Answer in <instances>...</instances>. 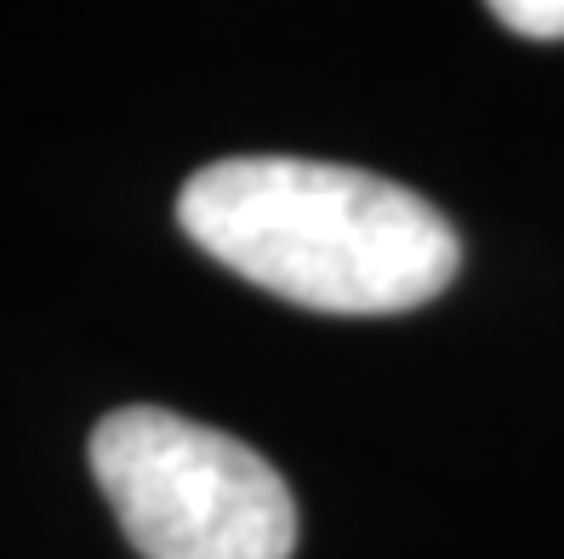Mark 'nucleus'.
<instances>
[{
  "instance_id": "3",
  "label": "nucleus",
  "mask_w": 564,
  "mask_h": 559,
  "mask_svg": "<svg viewBox=\"0 0 564 559\" xmlns=\"http://www.w3.org/2000/svg\"><path fill=\"white\" fill-rule=\"evenodd\" d=\"M485 7L524 41H564V0H485Z\"/></svg>"
},
{
  "instance_id": "1",
  "label": "nucleus",
  "mask_w": 564,
  "mask_h": 559,
  "mask_svg": "<svg viewBox=\"0 0 564 559\" xmlns=\"http://www.w3.org/2000/svg\"><path fill=\"white\" fill-rule=\"evenodd\" d=\"M177 223L223 269L319 314H405L440 298L462 262L440 206L330 160H217L183 183Z\"/></svg>"
},
{
  "instance_id": "2",
  "label": "nucleus",
  "mask_w": 564,
  "mask_h": 559,
  "mask_svg": "<svg viewBox=\"0 0 564 559\" xmlns=\"http://www.w3.org/2000/svg\"><path fill=\"white\" fill-rule=\"evenodd\" d=\"M91 474L143 559H291L296 503L269 456L160 406L91 429Z\"/></svg>"
}]
</instances>
